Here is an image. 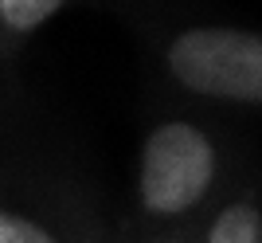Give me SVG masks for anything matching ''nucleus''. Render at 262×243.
<instances>
[{"label": "nucleus", "mask_w": 262, "mask_h": 243, "mask_svg": "<svg viewBox=\"0 0 262 243\" xmlns=\"http://www.w3.org/2000/svg\"><path fill=\"white\" fill-rule=\"evenodd\" d=\"M227 153L192 114H157L137 141L129 220L114 243H176L219 204Z\"/></svg>", "instance_id": "f257e3e1"}, {"label": "nucleus", "mask_w": 262, "mask_h": 243, "mask_svg": "<svg viewBox=\"0 0 262 243\" xmlns=\"http://www.w3.org/2000/svg\"><path fill=\"white\" fill-rule=\"evenodd\" d=\"M153 51L172 90L211 106L262 110V32L239 24H176Z\"/></svg>", "instance_id": "f03ea898"}, {"label": "nucleus", "mask_w": 262, "mask_h": 243, "mask_svg": "<svg viewBox=\"0 0 262 243\" xmlns=\"http://www.w3.org/2000/svg\"><path fill=\"white\" fill-rule=\"evenodd\" d=\"M176 243H262V204L254 192H231Z\"/></svg>", "instance_id": "20e7f679"}, {"label": "nucleus", "mask_w": 262, "mask_h": 243, "mask_svg": "<svg viewBox=\"0 0 262 243\" xmlns=\"http://www.w3.org/2000/svg\"><path fill=\"white\" fill-rule=\"evenodd\" d=\"M0 243H114V232L82 188L0 177Z\"/></svg>", "instance_id": "7ed1b4c3"}, {"label": "nucleus", "mask_w": 262, "mask_h": 243, "mask_svg": "<svg viewBox=\"0 0 262 243\" xmlns=\"http://www.w3.org/2000/svg\"><path fill=\"white\" fill-rule=\"evenodd\" d=\"M67 4L71 0H0V67L16 63Z\"/></svg>", "instance_id": "39448f33"}]
</instances>
